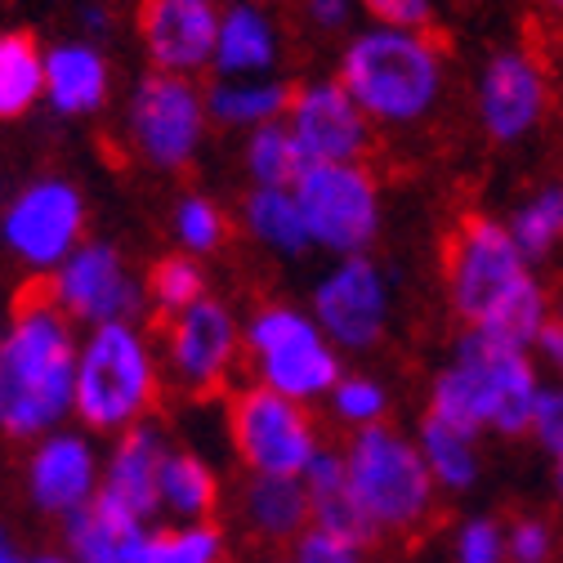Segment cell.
<instances>
[{"label":"cell","mask_w":563,"mask_h":563,"mask_svg":"<svg viewBox=\"0 0 563 563\" xmlns=\"http://www.w3.org/2000/svg\"><path fill=\"white\" fill-rule=\"evenodd\" d=\"M77 331L49 296H32L0 331V434L45 439L67 426L77 389Z\"/></svg>","instance_id":"1"},{"label":"cell","mask_w":563,"mask_h":563,"mask_svg":"<svg viewBox=\"0 0 563 563\" xmlns=\"http://www.w3.org/2000/svg\"><path fill=\"white\" fill-rule=\"evenodd\" d=\"M541 389L545 385L532 354H519V349L483 340L478 331H465L456 340L452 363L434 376L430 416L448 420V426L474 439L483 430L501 439H519V434H532Z\"/></svg>","instance_id":"2"},{"label":"cell","mask_w":563,"mask_h":563,"mask_svg":"<svg viewBox=\"0 0 563 563\" xmlns=\"http://www.w3.org/2000/svg\"><path fill=\"white\" fill-rule=\"evenodd\" d=\"M340 86L367 121L411 125L430 117L443 90V54L420 32L372 27L349 41L340 58Z\"/></svg>","instance_id":"3"},{"label":"cell","mask_w":563,"mask_h":563,"mask_svg":"<svg viewBox=\"0 0 563 563\" xmlns=\"http://www.w3.org/2000/svg\"><path fill=\"white\" fill-rule=\"evenodd\" d=\"M157 402V354L139 322L90 327L77 349L73 416L95 434H125L144 426Z\"/></svg>","instance_id":"4"},{"label":"cell","mask_w":563,"mask_h":563,"mask_svg":"<svg viewBox=\"0 0 563 563\" xmlns=\"http://www.w3.org/2000/svg\"><path fill=\"white\" fill-rule=\"evenodd\" d=\"M344 474L376 537H411L430 523L439 506V483L430 478L426 456L407 434L389 426L358 430L349 439Z\"/></svg>","instance_id":"5"},{"label":"cell","mask_w":563,"mask_h":563,"mask_svg":"<svg viewBox=\"0 0 563 563\" xmlns=\"http://www.w3.org/2000/svg\"><path fill=\"white\" fill-rule=\"evenodd\" d=\"M246 349L255 358V376L264 389L291 398V402H318L331 398L340 385V349L318 331V322L291 305H264L246 322Z\"/></svg>","instance_id":"6"},{"label":"cell","mask_w":563,"mask_h":563,"mask_svg":"<svg viewBox=\"0 0 563 563\" xmlns=\"http://www.w3.org/2000/svg\"><path fill=\"white\" fill-rule=\"evenodd\" d=\"M229 434L242 465L260 478H305L322 452L313 416L264 385H251L229 407Z\"/></svg>","instance_id":"7"},{"label":"cell","mask_w":563,"mask_h":563,"mask_svg":"<svg viewBox=\"0 0 563 563\" xmlns=\"http://www.w3.org/2000/svg\"><path fill=\"white\" fill-rule=\"evenodd\" d=\"M291 192L313 246L335 251L340 260L372 246L380 229V192L363 166H305Z\"/></svg>","instance_id":"8"},{"label":"cell","mask_w":563,"mask_h":563,"mask_svg":"<svg viewBox=\"0 0 563 563\" xmlns=\"http://www.w3.org/2000/svg\"><path fill=\"white\" fill-rule=\"evenodd\" d=\"M206 121L210 117H206V99L197 95V86L170 73L139 77L130 108H125L130 148L157 170H184L197 157Z\"/></svg>","instance_id":"9"},{"label":"cell","mask_w":563,"mask_h":563,"mask_svg":"<svg viewBox=\"0 0 563 563\" xmlns=\"http://www.w3.org/2000/svg\"><path fill=\"white\" fill-rule=\"evenodd\" d=\"M86 238V197L73 179L45 175L27 184L0 216V242L32 273H54Z\"/></svg>","instance_id":"10"},{"label":"cell","mask_w":563,"mask_h":563,"mask_svg":"<svg viewBox=\"0 0 563 563\" xmlns=\"http://www.w3.org/2000/svg\"><path fill=\"white\" fill-rule=\"evenodd\" d=\"M49 300L73 322L108 327V322H139V313L148 305V287H139L130 277L112 242H81L49 273Z\"/></svg>","instance_id":"11"},{"label":"cell","mask_w":563,"mask_h":563,"mask_svg":"<svg viewBox=\"0 0 563 563\" xmlns=\"http://www.w3.org/2000/svg\"><path fill=\"white\" fill-rule=\"evenodd\" d=\"M523 277H528V260L519 255L506 224L470 216L456 229L452 251H448V296H452V309L470 327H478L487 309L506 291H515Z\"/></svg>","instance_id":"12"},{"label":"cell","mask_w":563,"mask_h":563,"mask_svg":"<svg viewBox=\"0 0 563 563\" xmlns=\"http://www.w3.org/2000/svg\"><path fill=\"white\" fill-rule=\"evenodd\" d=\"M313 322L335 349H349V354L380 344L389 322V287L380 268L367 255L340 260L313 291Z\"/></svg>","instance_id":"13"},{"label":"cell","mask_w":563,"mask_h":563,"mask_svg":"<svg viewBox=\"0 0 563 563\" xmlns=\"http://www.w3.org/2000/svg\"><path fill=\"white\" fill-rule=\"evenodd\" d=\"M287 130L309 166H358V157L372 144L367 117L344 95L340 81H313L296 90Z\"/></svg>","instance_id":"14"},{"label":"cell","mask_w":563,"mask_h":563,"mask_svg":"<svg viewBox=\"0 0 563 563\" xmlns=\"http://www.w3.org/2000/svg\"><path fill=\"white\" fill-rule=\"evenodd\" d=\"M99 478H103V465H99L90 439L73 434V430L45 434L27 456L32 506L54 519H73L77 510H86L99 497Z\"/></svg>","instance_id":"15"},{"label":"cell","mask_w":563,"mask_h":563,"mask_svg":"<svg viewBox=\"0 0 563 563\" xmlns=\"http://www.w3.org/2000/svg\"><path fill=\"white\" fill-rule=\"evenodd\" d=\"M220 5L216 0H144V45L153 73L188 77L216 58L220 36Z\"/></svg>","instance_id":"16"},{"label":"cell","mask_w":563,"mask_h":563,"mask_svg":"<svg viewBox=\"0 0 563 563\" xmlns=\"http://www.w3.org/2000/svg\"><path fill=\"white\" fill-rule=\"evenodd\" d=\"M238 358V322L220 300H201L188 313L170 318L166 331V363L184 389H216Z\"/></svg>","instance_id":"17"},{"label":"cell","mask_w":563,"mask_h":563,"mask_svg":"<svg viewBox=\"0 0 563 563\" xmlns=\"http://www.w3.org/2000/svg\"><path fill=\"white\" fill-rule=\"evenodd\" d=\"M170 443L157 426H134L125 434H117L108 461H103V478H99V501L153 523V515L162 510V461H166Z\"/></svg>","instance_id":"18"},{"label":"cell","mask_w":563,"mask_h":563,"mask_svg":"<svg viewBox=\"0 0 563 563\" xmlns=\"http://www.w3.org/2000/svg\"><path fill=\"white\" fill-rule=\"evenodd\" d=\"M545 112V81L537 73V63L528 54H497L483 67L478 81V117L483 130L497 139V144H515L523 139Z\"/></svg>","instance_id":"19"},{"label":"cell","mask_w":563,"mask_h":563,"mask_svg":"<svg viewBox=\"0 0 563 563\" xmlns=\"http://www.w3.org/2000/svg\"><path fill=\"white\" fill-rule=\"evenodd\" d=\"M63 541L77 563H148L153 528L95 497L86 510L63 519Z\"/></svg>","instance_id":"20"},{"label":"cell","mask_w":563,"mask_h":563,"mask_svg":"<svg viewBox=\"0 0 563 563\" xmlns=\"http://www.w3.org/2000/svg\"><path fill=\"white\" fill-rule=\"evenodd\" d=\"M300 483H305V497H309V528H318V532H327L344 545H358V550H367L376 541L372 523L363 519V510L354 501V492H349L344 452L322 448Z\"/></svg>","instance_id":"21"},{"label":"cell","mask_w":563,"mask_h":563,"mask_svg":"<svg viewBox=\"0 0 563 563\" xmlns=\"http://www.w3.org/2000/svg\"><path fill=\"white\" fill-rule=\"evenodd\" d=\"M108 58L90 41L45 49V99L58 117H90L108 103Z\"/></svg>","instance_id":"22"},{"label":"cell","mask_w":563,"mask_h":563,"mask_svg":"<svg viewBox=\"0 0 563 563\" xmlns=\"http://www.w3.org/2000/svg\"><path fill=\"white\" fill-rule=\"evenodd\" d=\"M273 58H277V32L264 19V10L251 5V0H233L220 14V36H216V58H210V67H216L224 81H238V77L268 73Z\"/></svg>","instance_id":"23"},{"label":"cell","mask_w":563,"mask_h":563,"mask_svg":"<svg viewBox=\"0 0 563 563\" xmlns=\"http://www.w3.org/2000/svg\"><path fill=\"white\" fill-rule=\"evenodd\" d=\"M242 519L260 541H300L309 532V497L300 478H260L242 487Z\"/></svg>","instance_id":"24"},{"label":"cell","mask_w":563,"mask_h":563,"mask_svg":"<svg viewBox=\"0 0 563 563\" xmlns=\"http://www.w3.org/2000/svg\"><path fill=\"white\" fill-rule=\"evenodd\" d=\"M220 506V478L206 456L170 448L162 461V510L175 523H206Z\"/></svg>","instance_id":"25"},{"label":"cell","mask_w":563,"mask_h":563,"mask_svg":"<svg viewBox=\"0 0 563 563\" xmlns=\"http://www.w3.org/2000/svg\"><path fill=\"white\" fill-rule=\"evenodd\" d=\"M545 322H550V296L541 291V282L528 273L519 287L506 291L497 305L487 309V318L478 327H470V331H478L492 344H506V349H519V354H532V344H537Z\"/></svg>","instance_id":"26"},{"label":"cell","mask_w":563,"mask_h":563,"mask_svg":"<svg viewBox=\"0 0 563 563\" xmlns=\"http://www.w3.org/2000/svg\"><path fill=\"white\" fill-rule=\"evenodd\" d=\"M416 448L426 456V470L439 483V492H470L478 483V439L474 434H465V430H456L448 420L426 411Z\"/></svg>","instance_id":"27"},{"label":"cell","mask_w":563,"mask_h":563,"mask_svg":"<svg viewBox=\"0 0 563 563\" xmlns=\"http://www.w3.org/2000/svg\"><path fill=\"white\" fill-rule=\"evenodd\" d=\"M45 99V49L32 32H0V121H14Z\"/></svg>","instance_id":"28"},{"label":"cell","mask_w":563,"mask_h":563,"mask_svg":"<svg viewBox=\"0 0 563 563\" xmlns=\"http://www.w3.org/2000/svg\"><path fill=\"white\" fill-rule=\"evenodd\" d=\"M242 220H246L251 238L264 242L277 255H300L305 246H313L309 229H305V216H300V201H296L291 188H255L242 201Z\"/></svg>","instance_id":"29"},{"label":"cell","mask_w":563,"mask_h":563,"mask_svg":"<svg viewBox=\"0 0 563 563\" xmlns=\"http://www.w3.org/2000/svg\"><path fill=\"white\" fill-rule=\"evenodd\" d=\"M291 90L282 81H216L206 95V117L224 125H273L291 112Z\"/></svg>","instance_id":"30"},{"label":"cell","mask_w":563,"mask_h":563,"mask_svg":"<svg viewBox=\"0 0 563 563\" xmlns=\"http://www.w3.org/2000/svg\"><path fill=\"white\" fill-rule=\"evenodd\" d=\"M305 153L296 148V139L287 130V121H273L251 130L246 144V175L255 179V188H296V179L305 175Z\"/></svg>","instance_id":"31"},{"label":"cell","mask_w":563,"mask_h":563,"mask_svg":"<svg viewBox=\"0 0 563 563\" xmlns=\"http://www.w3.org/2000/svg\"><path fill=\"white\" fill-rule=\"evenodd\" d=\"M510 238L519 246V255L532 264V260H545L554 251V242L563 238V184H550L541 188L537 197H528L519 210H515V224H510Z\"/></svg>","instance_id":"32"},{"label":"cell","mask_w":563,"mask_h":563,"mask_svg":"<svg viewBox=\"0 0 563 563\" xmlns=\"http://www.w3.org/2000/svg\"><path fill=\"white\" fill-rule=\"evenodd\" d=\"M201 300H206V273H201L197 260L170 255V260H162L153 268V277H148V305L162 318H179V313H188Z\"/></svg>","instance_id":"33"},{"label":"cell","mask_w":563,"mask_h":563,"mask_svg":"<svg viewBox=\"0 0 563 563\" xmlns=\"http://www.w3.org/2000/svg\"><path fill=\"white\" fill-rule=\"evenodd\" d=\"M148 563H224V532L216 523H170L148 541Z\"/></svg>","instance_id":"34"},{"label":"cell","mask_w":563,"mask_h":563,"mask_svg":"<svg viewBox=\"0 0 563 563\" xmlns=\"http://www.w3.org/2000/svg\"><path fill=\"white\" fill-rule=\"evenodd\" d=\"M331 411L340 426L349 430H376L385 426V411H389V394L380 380L372 376H340V385L331 389Z\"/></svg>","instance_id":"35"},{"label":"cell","mask_w":563,"mask_h":563,"mask_svg":"<svg viewBox=\"0 0 563 563\" xmlns=\"http://www.w3.org/2000/svg\"><path fill=\"white\" fill-rule=\"evenodd\" d=\"M175 238H179L184 251L210 255V251L224 242V216H220V206L206 201V197H184L175 206Z\"/></svg>","instance_id":"36"},{"label":"cell","mask_w":563,"mask_h":563,"mask_svg":"<svg viewBox=\"0 0 563 563\" xmlns=\"http://www.w3.org/2000/svg\"><path fill=\"white\" fill-rule=\"evenodd\" d=\"M452 563H510L506 559V528L497 519H465L452 541Z\"/></svg>","instance_id":"37"},{"label":"cell","mask_w":563,"mask_h":563,"mask_svg":"<svg viewBox=\"0 0 563 563\" xmlns=\"http://www.w3.org/2000/svg\"><path fill=\"white\" fill-rule=\"evenodd\" d=\"M506 559L510 563H550L554 559V528L545 519H515L506 528Z\"/></svg>","instance_id":"38"},{"label":"cell","mask_w":563,"mask_h":563,"mask_svg":"<svg viewBox=\"0 0 563 563\" xmlns=\"http://www.w3.org/2000/svg\"><path fill=\"white\" fill-rule=\"evenodd\" d=\"M363 5L389 32H420V36H426V27L434 19L430 0H363Z\"/></svg>","instance_id":"39"},{"label":"cell","mask_w":563,"mask_h":563,"mask_svg":"<svg viewBox=\"0 0 563 563\" xmlns=\"http://www.w3.org/2000/svg\"><path fill=\"white\" fill-rule=\"evenodd\" d=\"M532 434L550 456H563V380L541 389L537 416H532Z\"/></svg>","instance_id":"40"},{"label":"cell","mask_w":563,"mask_h":563,"mask_svg":"<svg viewBox=\"0 0 563 563\" xmlns=\"http://www.w3.org/2000/svg\"><path fill=\"white\" fill-rule=\"evenodd\" d=\"M291 563H367L358 545H344L318 528H309L300 541H296V559Z\"/></svg>","instance_id":"41"},{"label":"cell","mask_w":563,"mask_h":563,"mask_svg":"<svg viewBox=\"0 0 563 563\" xmlns=\"http://www.w3.org/2000/svg\"><path fill=\"white\" fill-rule=\"evenodd\" d=\"M532 354H537L541 367H550L563 380V318H554V309H550V322L541 327V335L532 344Z\"/></svg>","instance_id":"42"},{"label":"cell","mask_w":563,"mask_h":563,"mask_svg":"<svg viewBox=\"0 0 563 563\" xmlns=\"http://www.w3.org/2000/svg\"><path fill=\"white\" fill-rule=\"evenodd\" d=\"M300 5H305L309 23H313V27H327V32L344 27L349 14H354V5H349V0H300Z\"/></svg>","instance_id":"43"},{"label":"cell","mask_w":563,"mask_h":563,"mask_svg":"<svg viewBox=\"0 0 563 563\" xmlns=\"http://www.w3.org/2000/svg\"><path fill=\"white\" fill-rule=\"evenodd\" d=\"M77 19H81V27H86V41L95 45L99 36H108L112 32V14H108V5H81L77 10Z\"/></svg>","instance_id":"44"},{"label":"cell","mask_w":563,"mask_h":563,"mask_svg":"<svg viewBox=\"0 0 563 563\" xmlns=\"http://www.w3.org/2000/svg\"><path fill=\"white\" fill-rule=\"evenodd\" d=\"M0 563H27L23 550H19V541L10 537V528H0Z\"/></svg>","instance_id":"45"},{"label":"cell","mask_w":563,"mask_h":563,"mask_svg":"<svg viewBox=\"0 0 563 563\" xmlns=\"http://www.w3.org/2000/svg\"><path fill=\"white\" fill-rule=\"evenodd\" d=\"M27 563H77V559L63 550V554H36V559H27Z\"/></svg>","instance_id":"46"},{"label":"cell","mask_w":563,"mask_h":563,"mask_svg":"<svg viewBox=\"0 0 563 563\" xmlns=\"http://www.w3.org/2000/svg\"><path fill=\"white\" fill-rule=\"evenodd\" d=\"M554 487H559V501H563V456H554Z\"/></svg>","instance_id":"47"},{"label":"cell","mask_w":563,"mask_h":563,"mask_svg":"<svg viewBox=\"0 0 563 563\" xmlns=\"http://www.w3.org/2000/svg\"><path fill=\"white\" fill-rule=\"evenodd\" d=\"M550 5H559V10H563V0H550Z\"/></svg>","instance_id":"48"},{"label":"cell","mask_w":563,"mask_h":563,"mask_svg":"<svg viewBox=\"0 0 563 563\" xmlns=\"http://www.w3.org/2000/svg\"><path fill=\"white\" fill-rule=\"evenodd\" d=\"M268 563H287V559H268Z\"/></svg>","instance_id":"49"},{"label":"cell","mask_w":563,"mask_h":563,"mask_svg":"<svg viewBox=\"0 0 563 563\" xmlns=\"http://www.w3.org/2000/svg\"><path fill=\"white\" fill-rule=\"evenodd\" d=\"M0 331H5V322H0Z\"/></svg>","instance_id":"50"}]
</instances>
